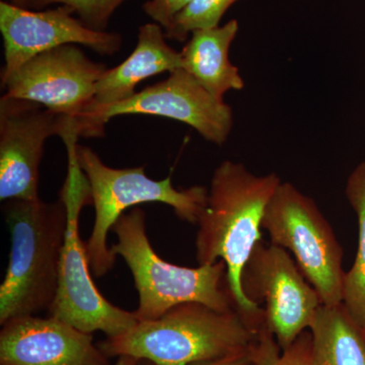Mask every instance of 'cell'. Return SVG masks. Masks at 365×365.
<instances>
[{
  "label": "cell",
  "mask_w": 365,
  "mask_h": 365,
  "mask_svg": "<svg viewBox=\"0 0 365 365\" xmlns=\"http://www.w3.org/2000/svg\"><path fill=\"white\" fill-rule=\"evenodd\" d=\"M280 182L275 173L256 176L242 163L225 160L213 173L205 207L196 223L197 262H225L235 307L256 333L265 324V312L245 295L242 272L261 241L262 220Z\"/></svg>",
  "instance_id": "obj_1"
},
{
  "label": "cell",
  "mask_w": 365,
  "mask_h": 365,
  "mask_svg": "<svg viewBox=\"0 0 365 365\" xmlns=\"http://www.w3.org/2000/svg\"><path fill=\"white\" fill-rule=\"evenodd\" d=\"M257 334L237 309L222 312L186 302L160 318L140 321L100 345L108 357L129 356L155 365H193L249 353Z\"/></svg>",
  "instance_id": "obj_2"
},
{
  "label": "cell",
  "mask_w": 365,
  "mask_h": 365,
  "mask_svg": "<svg viewBox=\"0 0 365 365\" xmlns=\"http://www.w3.org/2000/svg\"><path fill=\"white\" fill-rule=\"evenodd\" d=\"M2 212L11 232V254L0 285V324L49 311L58 290L67 209L55 202L4 201Z\"/></svg>",
  "instance_id": "obj_3"
},
{
  "label": "cell",
  "mask_w": 365,
  "mask_h": 365,
  "mask_svg": "<svg viewBox=\"0 0 365 365\" xmlns=\"http://www.w3.org/2000/svg\"><path fill=\"white\" fill-rule=\"evenodd\" d=\"M112 230L117 237L112 253L128 266L138 292L134 314L139 322L160 318L186 302H200L222 312L237 309L225 262L190 268L163 260L148 240L143 209L124 213Z\"/></svg>",
  "instance_id": "obj_4"
},
{
  "label": "cell",
  "mask_w": 365,
  "mask_h": 365,
  "mask_svg": "<svg viewBox=\"0 0 365 365\" xmlns=\"http://www.w3.org/2000/svg\"><path fill=\"white\" fill-rule=\"evenodd\" d=\"M74 153L90 185L91 205L95 208V222L86 242L95 277H103L114 267L117 257L108 246V235L127 209L139 204L163 203L174 209L180 220L196 225L205 207V187L177 189L170 177L155 181L146 176L143 167H108L95 151L78 143H74Z\"/></svg>",
  "instance_id": "obj_5"
},
{
  "label": "cell",
  "mask_w": 365,
  "mask_h": 365,
  "mask_svg": "<svg viewBox=\"0 0 365 365\" xmlns=\"http://www.w3.org/2000/svg\"><path fill=\"white\" fill-rule=\"evenodd\" d=\"M66 143L68 172L60 198L66 203L67 225L60 262L58 290L50 316L88 334L101 331L108 338L128 332L138 323L134 312L111 304L96 287L86 253V242L79 232V215L91 204L90 185L79 168L74 143Z\"/></svg>",
  "instance_id": "obj_6"
},
{
  "label": "cell",
  "mask_w": 365,
  "mask_h": 365,
  "mask_svg": "<svg viewBox=\"0 0 365 365\" xmlns=\"http://www.w3.org/2000/svg\"><path fill=\"white\" fill-rule=\"evenodd\" d=\"M262 227L271 244L292 252L322 304H343V249L314 199L292 182H281L266 207Z\"/></svg>",
  "instance_id": "obj_7"
},
{
  "label": "cell",
  "mask_w": 365,
  "mask_h": 365,
  "mask_svg": "<svg viewBox=\"0 0 365 365\" xmlns=\"http://www.w3.org/2000/svg\"><path fill=\"white\" fill-rule=\"evenodd\" d=\"M121 115H150L189 125L205 140L222 145L234 127V113L225 102L211 95L185 69L148 86L131 98L109 106H91L86 114V137H102L105 125Z\"/></svg>",
  "instance_id": "obj_8"
},
{
  "label": "cell",
  "mask_w": 365,
  "mask_h": 365,
  "mask_svg": "<svg viewBox=\"0 0 365 365\" xmlns=\"http://www.w3.org/2000/svg\"><path fill=\"white\" fill-rule=\"evenodd\" d=\"M242 287L251 302H265V323L281 350L313 326L322 306L287 250L259 241L242 272Z\"/></svg>",
  "instance_id": "obj_9"
},
{
  "label": "cell",
  "mask_w": 365,
  "mask_h": 365,
  "mask_svg": "<svg viewBox=\"0 0 365 365\" xmlns=\"http://www.w3.org/2000/svg\"><path fill=\"white\" fill-rule=\"evenodd\" d=\"M108 67L88 58L78 45L41 53L1 79L4 96L31 101L66 116L86 135V119L98 81Z\"/></svg>",
  "instance_id": "obj_10"
},
{
  "label": "cell",
  "mask_w": 365,
  "mask_h": 365,
  "mask_svg": "<svg viewBox=\"0 0 365 365\" xmlns=\"http://www.w3.org/2000/svg\"><path fill=\"white\" fill-rule=\"evenodd\" d=\"M81 133L73 121L31 101L0 98V200H39V170L45 143Z\"/></svg>",
  "instance_id": "obj_11"
},
{
  "label": "cell",
  "mask_w": 365,
  "mask_h": 365,
  "mask_svg": "<svg viewBox=\"0 0 365 365\" xmlns=\"http://www.w3.org/2000/svg\"><path fill=\"white\" fill-rule=\"evenodd\" d=\"M73 14V9L67 6L40 11L1 0L0 32L4 47L1 79L41 53L59 46L83 45L104 56H113L121 49L120 34L91 30Z\"/></svg>",
  "instance_id": "obj_12"
},
{
  "label": "cell",
  "mask_w": 365,
  "mask_h": 365,
  "mask_svg": "<svg viewBox=\"0 0 365 365\" xmlns=\"http://www.w3.org/2000/svg\"><path fill=\"white\" fill-rule=\"evenodd\" d=\"M0 365H110L93 335L50 316L9 319L0 332Z\"/></svg>",
  "instance_id": "obj_13"
},
{
  "label": "cell",
  "mask_w": 365,
  "mask_h": 365,
  "mask_svg": "<svg viewBox=\"0 0 365 365\" xmlns=\"http://www.w3.org/2000/svg\"><path fill=\"white\" fill-rule=\"evenodd\" d=\"M181 52L167 43L165 31L157 23L139 28L133 52L122 63L108 69L98 81L91 106H109L136 93V86L153 76L182 68Z\"/></svg>",
  "instance_id": "obj_14"
},
{
  "label": "cell",
  "mask_w": 365,
  "mask_h": 365,
  "mask_svg": "<svg viewBox=\"0 0 365 365\" xmlns=\"http://www.w3.org/2000/svg\"><path fill=\"white\" fill-rule=\"evenodd\" d=\"M237 31V20L225 26L194 31L181 51L182 68L220 100H223L227 91H242L245 86L239 68L228 58Z\"/></svg>",
  "instance_id": "obj_15"
},
{
  "label": "cell",
  "mask_w": 365,
  "mask_h": 365,
  "mask_svg": "<svg viewBox=\"0 0 365 365\" xmlns=\"http://www.w3.org/2000/svg\"><path fill=\"white\" fill-rule=\"evenodd\" d=\"M312 333V365H365V331L344 304H322Z\"/></svg>",
  "instance_id": "obj_16"
},
{
  "label": "cell",
  "mask_w": 365,
  "mask_h": 365,
  "mask_svg": "<svg viewBox=\"0 0 365 365\" xmlns=\"http://www.w3.org/2000/svg\"><path fill=\"white\" fill-rule=\"evenodd\" d=\"M346 195L359 218V248L352 268L345 273L343 304L365 331V163L353 170Z\"/></svg>",
  "instance_id": "obj_17"
},
{
  "label": "cell",
  "mask_w": 365,
  "mask_h": 365,
  "mask_svg": "<svg viewBox=\"0 0 365 365\" xmlns=\"http://www.w3.org/2000/svg\"><path fill=\"white\" fill-rule=\"evenodd\" d=\"M249 355L254 365H312L311 331L302 333L294 344L281 350L265 323L257 334Z\"/></svg>",
  "instance_id": "obj_18"
},
{
  "label": "cell",
  "mask_w": 365,
  "mask_h": 365,
  "mask_svg": "<svg viewBox=\"0 0 365 365\" xmlns=\"http://www.w3.org/2000/svg\"><path fill=\"white\" fill-rule=\"evenodd\" d=\"M237 1L240 0H192L165 30V38L185 42L194 31L220 26L222 16Z\"/></svg>",
  "instance_id": "obj_19"
},
{
  "label": "cell",
  "mask_w": 365,
  "mask_h": 365,
  "mask_svg": "<svg viewBox=\"0 0 365 365\" xmlns=\"http://www.w3.org/2000/svg\"><path fill=\"white\" fill-rule=\"evenodd\" d=\"M26 9H41L51 4L67 6L88 29L106 32L113 14L125 0H25Z\"/></svg>",
  "instance_id": "obj_20"
},
{
  "label": "cell",
  "mask_w": 365,
  "mask_h": 365,
  "mask_svg": "<svg viewBox=\"0 0 365 365\" xmlns=\"http://www.w3.org/2000/svg\"><path fill=\"white\" fill-rule=\"evenodd\" d=\"M192 0H148L143 6L146 16L167 30L177 14L181 13Z\"/></svg>",
  "instance_id": "obj_21"
},
{
  "label": "cell",
  "mask_w": 365,
  "mask_h": 365,
  "mask_svg": "<svg viewBox=\"0 0 365 365\" xmlns=\"http://www.w3.org/2000/svg\"><path fill=\"white\" fill-rule=\"evenodd\" d=\"M249 353H245V354L235 355V356H230L227 357V359L215 360V361L203 362V364H197L193 365H245L250 360ZM150 365L155 364H151Z\"/></svg>",
  "instance_id": "obj_22"
},
{
  "label": "cell",
  "mask_w": 365,
  "mask_h": 365,
  "mask_svg": "<svg viewBox=\"0 0 365 365\" xmlns=\"http://www.w3.org/2000/svg\"><path fill=\"white\" fill-rule=\"evenodd\" d=\"M139 362L140 360L133 359V357L120 356L118 357L117 362L114 365H140Z\"/></svg>",
  "instance_id": "obj_23"
},
{
  "label": "cell",
  "mask_w": 365,
  "mask_h": 365,
  "mask_svg": "<svg viewBox=\"0 0 365 365\" xmlns=\"http://www.w3.org/2000/svg\"><path fill=\"white\" fill-rule=\"evenodd\" d=\"M11 4H14V6H18L21 7H25L26 9V1L25 0H11Z\"/></svg>",
  "instance_id": "obj_24"
},
{
  "label": "cell",
  "mask_w": 365,
  "mask_h": 365,
  "mask_svg": "<svg viewBox=\"0 0 365 365\" xmlns=\"http://www.w3.org/2000/svg\"><path fill=\"white\" fill-rule=\"evenodd\" d=\"M245 365H254V364H252L251 359H250V360H249V361H248V362H247V364H245Z\"/></svg>",
  "instance_id": "obj_25"
}]
</instances>
